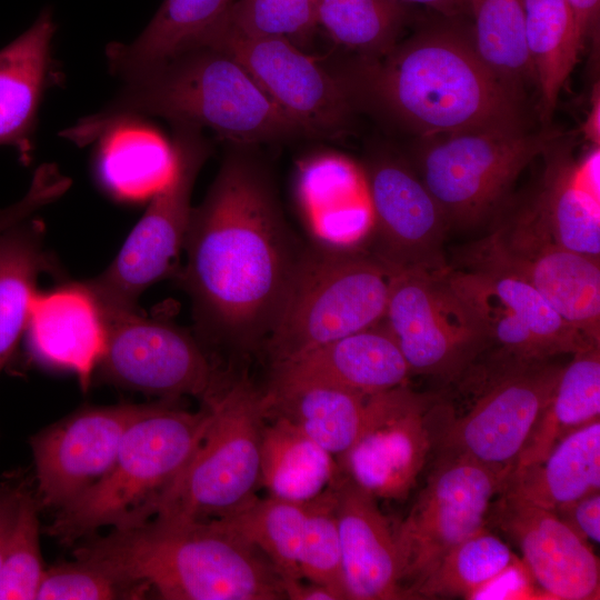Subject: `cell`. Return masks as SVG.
I'll use <instances>...</instances> for the list:
<instances>
[{
	"instance_id": "1",
	"label": "cell",
	"mask_w": 600,
	"mask_h": 600,
	"mask_svg": "<svg viewBox=\"0 0 600 600\" xmlns=\"http://www.w3.org/2000/svg\"><path fill=\"white\" fill-rule=\"evenodd\" d=\"M247 147L226 154L192 208L182 272L199 333L241 352L264 344L304 248L271 174Z\"/></svg>"
},
{
	"instance_id": "2",
	"label": "cell",
	"mask_w": 600,
	"mask_h": 600,
	"mask_svg": "<svg viewBox=\"0 0 600 600\" xmlns=\"http://www.w3.org/2000/svg\"><path fill=\"white\" fill-rule=\"evenodd\" d=\"M352 103L366 98L422 136L523 132L522 91L453 29L421 32L386 53L333 72Z\"/></svg>"
},
{
	"instance_id": "3",
	"label": "cell",
	"mask_w": 600,
	"mask_h": 600,
	"mask_svg": "<svg viewBox=\"0 0 600 600\" xmlns=\"http://www.w3.org/2000/svg\"><path fill=\"white\" fill-rule=\"evenodd\" d=\"M143 117L208 128L242 146L306 137L233 57L210 46L182 52L126 80L110 103L60 136L83 147Z\"/></svg>"
},
{
	"instance_id": "4",
	"label": "cell",
	"mask_w": 600,
	"mask_h": 600,
	"mask_svg": "<svg viewBox=\"0 0 600 600\" xmlns=\"http://www.w3.org/2000/svg\"><path fill=\"white\" fill-rule=\"evenodd\" d=\"M73 556L166 600H280L282 580L253 547L212 521L151 517L89 536Z\"/></svg>"
},
{
	"instance_id": "5",
	"label": "cell",
	"mask_w": 600,
	"mask_h": 600,
	"mask_svg": "<svg viewBox=\"0 0 600 600\" xmlns=\"http://www.w3.org/2000/svg\"><path fill=\"white\" fill-rule=\"evenodd\" d=\"M211 418L168 404H146L127 428L107 473L58 510L47 532L61 543L92 536L104 527L123 528L151 518L196 451Z\"/></svg>"
},
{
	"instance_id": "6",
	"label": "cell",
	"mask_w": 600,
	"mask_h": 600,
	"mask_svg": "<svg viewBox=\"0 0 600 600\" xmlns=\"http://www.w3.org/2000/svg\"><path fill=\"white\" fill-rule=\"evenodd\" d=\"M393 274L370 252L304 246L264 342L271 366L381 322Z\"/></svg>"
},
{
	"instance_id": "7",
	"label": "cell",
	"mask_w": 600,
	"mask_h": 600,
	"mask_svg": "<svg viewBox=\"0 0 600 600\" xmlns=\"http://www.w3.org/2000/svg\"><path fill=\"white\" fill-rule=\"evenodd\" d=\"M202 402L211 410L209 424L152 517L208 521L228 516L257 497L267 419L263 391L244 378L222 380Z\"/></svg>"
},
{
	"instance_id": "8",
	"label": "cell",
	"mask_w": 600,
	"mask_h": 600,
	"mask_svg": "<svg viewBox=\"0 0 600 600\" xmlns=\"http://www.w3.org/2000/svg\"><path fill=\"white\" fill-rule=\"evenodd\" d=\"M172 168L152 194L116 258L84 281L104 317L134 311L140 296L163 278L184 244L196 179L211 153L202 129L173 124Z\"/></svg>"
},
{
	"instance_id": "9",
	"label": "cell",
	"mask_w": 600,
	"mask_h": 600,
	"mask_svg": "<svg viewBox=\"0 0 600 600\" xmlns=\"http://www.w3.org/2000/svg\"><path fill=\"white\" fill-rule=\"evenodd\" d=\"M461 269H487L533 287L590 344L600 346V259L557 244L523 203L462 247Z\"/></svg>"
},
{
	"instance_id": "10",
	"label": "cell",
	"mask_w": 600,
	"mask_h": 600,
	"mask_svg": "<svg viewBox=\"0 0 600 600\" xmlns=\"http://www.w3.org/2000/svg\"><path fill=\"white\" fill-rule=\"evenodd\" d=\"M449 269L394 272L382 322L411 374L459 382L483 353L487 329Z\"/></svg>"
},
{
	"instance_id": "11",
	"label": "cell",
	"mask_w": 600,
	"mask_h": 600,
	"mask_svg": "<svg viewBox=\"0 0 600 600\" xmlns=\"http://www.w3.org/2000/svg\"><path fill=\"white\" fill-rule=\"evenodd\" d=\"M559 136L554 130L449 134L422 152L420 178L449 228L472 229L496 213L524 168Z\"/></svg>"
},
{
	"instance_id": "12",
	"label": "cell",
	"mask_w": 600,
	"mask_h": 600,
	"mask_svg": "<svg viewBox=\"0 0 600 600\" xmlns=\"http://www.w3.org/2000/svg\"><path fill=\"white\" fill-rule=\"evenodd\" d=\"M448 276L479 312L487 329V347L462 377L467 381H481L517 367L594 347L533 287L516 277L451 266Z\"/></svg>"
},
{
	"instance_id": "13",
	"label": "cell",
	"mask_w": 600,
	"mask_h": 600,
	"mask_svg": "<svg viewBox=\"0 0 600 600\" xmlns=\"http://www.w3.org/2000/svg\"><path fill=\"white\" fill-rule=\"evenodd\" d=\"M510 471L440 454L406 518L393 529L403 599L458 543L486 527Z\"/></svg>"
},
{
	"instance_id": "14",
	"label": "cell",
	"mask_w": 600,
	"mask_h": 600,
	"mask_svg": "<svg viewBox=\"0 0 600 600\" xmlns=\"http://www.w3.org/2000/svg\"><path fill=\"white\" fill-rule=\"evenodd\" d=\"M453 414L443 399L407 384L368 396L363 427L338 460L341 472L374 498L404 499Z\"/></svg>"
},
{
	"instance_id": "15",
	"label": "cell",
	"mask_w": 600,
	"mask_h": 600,
	"mask_svg": "<svg viewBox=\"0 0 600 600\" xmlns=\"http://www.w3.org/2000/svg\"><path fill=\"white\" fill-rule=\"evenodd\" d=\"M203 46L233 57L307 138H336L350 123L353 103L329 68L279 37H252L224 21Z\"/></svg>"
},
{
	"instance_id": "16",
	"label": "cell",
	"mask_w": 600,
	"mask_h": 600,
	"mask_svg": "<svg viewBox=\"0 0 600 600\" xmlns=\"http://www.w3.org/2000/svg\"><path fill=\"white\" fill-rule=\"evenodd\" d=\"M562 366L552 359L524 364L473 387L470 409L446 427L441 454L462 456L511 471L546 408Z\"/></svg>"
},
{
	"instance_id": "17",
	"label": "cell",
	"mask_w": 600,
	"mask_h": 600,
	"mask_svg": "<svg viewBox=\"0 0 600 600\" xmlns=\"http://www.w3.org/2000/svg\"><path fill=\"white\" fill-rule=\"evenodd\" d=\"M101 377L120 388L167 399L192 396L202 401L220 384L202 344L173 324L137 310L106 318Z\"/></svg>"
},
{
	"instance_id": "18",
	"label": "cell",
	"mask_w": 600,
	"mask_h": 600,
	"mask_svg": "<svg viewBox=\"0 0 600 600\" xmlns=\"http://www.w3.org/2000/svg\"><path fill=\"white\" fill-rule=\"evenodd\" d=\"M371 254L393 272H444L449 223L421 178L403 162L377 158L366 170Z\"/></svg>"
},
{
	"instance_id": "19",
	"label": "cell",
	"mask_w": 600,
	"mask_h": 600,
	"mask_svg": "<svg viewBox=\"0 0 600 600\" xmlns=\"http://www.w3.org/2000/svg\"><path fill=\"white\" fill-rule=\"evenodd\" d=\"M144 408L81 409L31 437L39 506L60 510L100 480L112 466L127 428Z\"/></svg>"
},
{
	"instance_id": "20",
	"label": "cell",
	"mask_w": 600,
	"mask_h": 600,
	"mask_svg": "<svg viewBox=\"0 0 600 600\" xmlns=\"http://www.w3.org/2000/svg\"><path fill=\"white\" fill-rule=\"evenodd\" d=\"M519 547L533 580L551 598L599 599V560L556 512L500 491L488 514Z\"/></svg>"
},
{
	"instance_id": "21",
	"label": "cell",
	"mask_w": 600,
	"mask_h": 600,
	"mask_svg": "<svg viewBox=\"0 0 600 600\" xmlns=\"http://www.w3.org/2000/svg\"><path fill=\"white\" fill-rule=\"evenodd\" d=\"M24 333L36 362L71 372L83 390L89 388L106 349L107 322L84 282L37 291Z\"/></svg>"
},
{
	"instance_id": "22",
	"label": "cell",
	"mask_w": 600,
	"mask_h": 600,
	"mask_svg": "<svg viewBox=\"0 0 600 600\" xmlns=\"http://www.w3.org/2000/svg\"><path fill=\"white\" fill-rule=\"evenodd\" d=\"M410 376L407 361L381 321L273 364L267 389L318 383L371 396L406 384Z\"/></svg>"
},
{
	"instance_id": "23",
	"label": "cell",
	"mask_w": 600,
	"mask_h": 600,
	"mask_svg": "<svg viewBox=\"0 0 600 600\" xmlns=\"http://www.w3.org/2000/svg\"><path fill=\"white\" fill-rule=\"evenodd\" d=\"M333 486L348 599H403L393 529L377 498L343 473Z\"/></svg>"
},
{
	"instance_id": "24",
	"label": "cell",
	"mask_w": 600,
	"mask_h": 600,
	"mask_svg": "<svg viewBox=\"0 0 600 600\" xmlns=\"http://www.w3.org/2000/svg\"><path fill=\"white\" fill-rule=\"evenodd\" d=\"M56 30L47 8L28 30L0 50V146L13 147L24 164L32 159L43 94L59 77L52 59Z\"/></svg>"
},
{
	"instance_id": "25",
	"label": "cell",
	"mask_w": 600,
	"mask_h": 600,
	"mask_svg": "<svg viewBox=\"0 0 600 600\" xmlns=\"http://www.w3.org/2000/svg\"><path fill=\"white\" fill-rule=\"evenodd\" d=\"M232 0H163L143 31L130 43L106 49L108 66L123 81L176 56L202 47L224 21Z\"/></svg>"
},
{
	"instance_id": "26",
	"label": "cell",
	"mask_w": 600,
	"mask_h": 600,
	"mask_svg": "<svg viewBox=\"0 0 600 600\" xmlns=\"http://www.w3.org/2000/svg\"><path fill=\"white\" fill-rule=\"evenodd\" d=\"M501 491L551 511L600 491V419L564 436L542 460L513 468Z\"/></svg>"
},
{
	"instance_id": "27",
	"label": "cell",
	"mask_w": 600,
	"mask_h": 600,
	"mask_svg": "<svg viewBox=\"0 0 600 600\" xmlns=\"http://www.w3.org/2000/svg\"><path fill=\"white\" fill-rule=\"evenodd\" d=\"M53 271L37 214L0 230V372L24 333L38 277Z\"/></svg>"
},
{
	"instance_id": "28",
	"label": "cell",
	"mask_w": 600,
	"mask_h": 600,
	"mask_svg": "<svg viewBox=\"0 0 600 600\" xmlns=\"http://www.w3.org/2000/svg\"><path fill=\"white\" fill-rule=\"evenodd\" d=\"M267 418L280 417L331 453L337 461L356 442L368 396L328 384L263 391Z\"/></svg>"
},
{
	"instance_id": "29",
	"label": "cell",
	"mask_w": 600,
	"mask_h": 600,
	"mask_svg": "<svg viewBox=\"0 0 600 600\" xmlns=\"http://www.w3.org/2000/svg\"><path fill=\"white\" fill-rule=\"evenodd\" d=\"M263 424L260 483L271 497L304 503L341 476L337 459L288 420Z\"/></svg>"
},
{
	"instance_id": "30",
	"label": "cell",
	"mask_w": 600,
	"mask_h": 600,
	"mask_svg": "<svg viewBox=\"0 0 600 600\" xmlns=\"http://www.w3.org/2000/svg\"><path fill=\"white\" fill-rule=\"evenodd\" d=\"M526 204L557 244L600 259V198L578 183L570 157H549L541 186Z\"/></svg>"
},
{
	"instance_id": "31",
	"label": "cell",
	"mask_w": 600,
	"mask_h": 600,
	"mask_svg": "<svg viewBox=\"0 0 600 600\" xmlns=\"http://www.w3.org/2000/svg\"><path fill=\"white\" fill-rule=\"evenodd\" d=\"M572 356L513 468L542 460L564 436L599 419L600 346Z\"/></svg>"
},
{
	"instance_id": "32",
	"label": "cell",
	"mask_w": 600,
	"mask_h": 600,
	"mask_svg": "<svg viewBox=\"0 0 600 600\" xmlns=\"http://www.w3.org/2000/svg\"><path fill=\"white\" fill-rule=\"evenodd\" d=\"M522 2L527 48L540 91L541 118L548 121L584 42L567 0Z\"/></svg>"
},
{
	"instance_id": "33",
	"label": "cell",
	"mask_w": 600,
	"mask_h": 600,
	"mask_svg": "<svg viewBox=\"0 0 600 600\" xmlns=\"http://www.w3.org/2000/svg\"><path fill=\"white\" fill-rule=\"evenodd\" d=\"M128 122L106 133L97 158L103 188L122 201H140L166 182L172 168V149L150 130Z\"/></svg>"
},
{
	"instance_id": "34",
	"label": "cell",
	"mask_w": 600,
	"mask_h": 600,
	"mask_svg": "<svg viewBox=\"0 0 600 600\" xmlns=\"http://www.w3.org/2000/svg\"><path fill=\"white\" fill-rule=\"evenodd\" d=\"M306 519V502L276 497H254L240 509L210 520L253 547L273 566L284 583L302 580L299 559Z\"/></svg>"
},
{
	"instance_id": "35",
	"label": "cell",
	"mask_w": 600,
	"mask_h": 600,
	"mask_svg": "<svg viewBox=\"0 0 600 600\" xmlns=\"http://www.w3.org/2000/svg\"><path fill=\"white\" fill-rule=\"evenodd\" d=\"M514 566L508 544L483 527L454 546L412 598H473Z\"/></svg>"
},
{
	"instance_id": "36",
	"label": "cell",
	"mask_w": 600,
	"mask_h": 600,
	"mask_svg": "<svg viewBox=\"0 0 600 600\" xmlns=\"http://www.w3.org/2000/svg\"><path fill=\"white\" fill-rule=\"evenodd\" d=\"M473 46L502 80L522 91L533 76L527 48L522 0H471Z\"/></svg>"
},
{
	"instance_id": "37",
	"label": "cell",
	"mask_w": 600,
	"mask_h": 600,
	"mask_svg": "<svg viewBox=\"0 0 600 600\" xmlns=\"http://www.w3.org/2000/svg\"><path fill=\"white\" fill-rule=\"evenodd\" d=\"M318 24L338 44L362 58L386 53L397 43L407 9L398 0H318Z\"/></svg>"
},
{
	"instance_id": "38",
	"label": "cell",
	"mask_w": 600,
	"mask_h": 600,
	"mask_svg": "<svg viewBox=\"0 0 600 600\" xmlns=\"http://www.w3.org/2000/svg\"><path fill=\"white\" fill-rule=\"evenodd\" d=\"M299 567L302 579L328 588L338 600L348 599L333 484L306 502Z\"/></svg>"
},
{
	"instance_id": "39",
	"label": "cell",
	"mask_w": 600,
	"mask_h": 600,
	"mask_svg": "<svg viewBox=\"0 0 600 600\" xmlns=\"http://www.w3.org/2000/svg\"><path fill=\"white\" fill-rule=\"evenodd\" d=\"M39 508L37 498L27 488L0 571V600L36 599L46 571L40 550Z\"/></svg>"
},
{
	"instance_id": "40",
	"label": "cell",
	"mask_w": 600,
	"mask_h": 600,
	"mask_svg": "<svg viewBox=\"0 0 600 600\" xmlns=\"http://www.w3.org/2000/svg\"><path fill=\"white\" fill-rule=\"evenodd\" d=\"M318 0H232L226 22L252 37L306 42L318 24Z\"/></svg>"
},
{
	"instance_id": "41",
	"label": "cell",
	"mask_w": 600,
	"mask_h": 600,
	"mask_svg": "<svg viewBox=\"0 0 600 600\" xmlns=\"http://www.w3.org/2000/svg\"><path fill=\"white\" fill-rule=\"evenodd\" d=\"M148 591L147 587L124 581L92 561L74 557L73 561L46 569L36 599H139Z\"/></svg>"
},
{
	"instance_id": "42",
	"label": "cell",
	"mask_w": 600,
	"mask_h": 600,
	"mask_svg": "<svg viewBox=\"0 0 600 600\" xmlns=\"http://www.w3.org/2000/svg\"><path fill=\"white\" fill-rule=\"evenodd\" d=\"M553 512L586 541L600 542V491L584 496Z\"/></svg>"
},
{
	"instance_id": "43",
	"label": "cell",
	"mask_w": 600,
	"mask_h": 600,
	"mask_svg": "<svg viewBox=\"0 0 600 600\" xmlns=\"http://www.w3.org/2000/svg\"><path fill=\"white\" fill-rule=\"evenodd\" d=\"M57 189L43 177H33L26 194L17 202L0 209V230L28 217L57 200Z\"/></svg>"
},
{
	"instance_id": "44",
	"label": "cell",
	"mask_w": 600,
	"mask_h": 600,
	"mask_svg": "<svg viewBox=\"0 0 600 600\" xmlns=\"http://www.w3.org/2000/svg\"><path fill=\"white\" fill-rule=\"evenodd\" d=\"M26 484L21 479L0 480V571Z\"/></svg>"
},
{
	"instance_id": "45",
	"label": "cell",
	"mask_w": 600,
	"mask_h": 600,
	"mask_svg": "<svg viewBox=\"0 0 600 600\" xmlns=\"http://www.w3.org/2000/svg\"><path fill=\"white\" fill-rule=\"evenodd\" d=\"M574 16L579 33L586 41L598 26L600 0H567Z\"/></svg>"
},
{
	"instance_id": "46",
	"label": "cell",
	"mask_w": 600,
	"mask_h": 600,
	"mask_svg": "<svg viewBox=\"0 0 600 600\" xmlns=\"http://www.w3.org/2000/svg\"><path fill=\"white\" fill-rule=\"evenodd\" d=\"M283 591L286 599L291 600H338L328 588L312 582L304 584L302 580L284 583Z\"/></svg>"
},
{
	"instance_id": "47",
	"label": "cell",
	"mask_w": 600,
	"mask_h": 600,
	"mask_svg": "<svg viewBox=\"0 0 600 600\" xmlns=\"http://www.w3.org/2000/svg\"><path fill=\"white\" fill-rule=\"evenodd\" d=\"M402 3H417L430 7L444 16L454 17L471 12V0H398Z\"/></svg>"
},
{
	"instance_id": "48",
	"label": "cell",
	"mask_w": 600,
	"mask_h": 600,
	"mask_svg": "<svg viewBox=\"0 0 600 600\" xmlns=\"http://www.w3.org/2000/svg\"><path fill=\"white\" fill-rule=\"evenodd\" d=\"M584 138L590 141L593 147L600 144V99L599 90L593 94L592 104L583 124Z\"/></svg>"
},
{
	"instance_id": "49",
	"label": "cell",
	"mask_w": 600,
	"mask_h": 600,
	"mask_svg": "<svg viewBox=\"0 0 600 600\" xmlns=\"http://www.w3.org/2000/svg\"><path fill=\"white\" fill-rule=\"evenodd\" d=\"M42 166H50V164H42ZM50 167H52V166H50ZM52 168H54V167H52ZM54 169H56V168H54ZM56 170H58V169H56ZM58 171H59V170H58ZM59 172H60V171H59ZM60 173H61V172H60ZM61 174H62V173H61ZM62 176H63V174H62ZM63 177H64V176H63ZM64 178H66V177H64ZM66 180H67V178H66ZM67 182H68V180H67ZM68 189H69V182H68Z\"/></svg>"
}]
</instances>
